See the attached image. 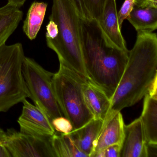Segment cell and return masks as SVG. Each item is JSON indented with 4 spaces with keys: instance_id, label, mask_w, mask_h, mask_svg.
Here are the masks:
<instances>
[{
    "instance_id": "cell-1",
    "label": "cell",
    "mask_w": 157,
    "mask_h": 157,
    "mask_svg": "<svg viewBox=\"0 0 157 157\" xmlns=\"http://www.w3.org/2000/svg\"><path fill=\"white\" fill-rule=\"evenodd\" d=\"M157 79V35L137 33L133 48L115 92L111 99L107 118L144 98Z\"/></svg>"
},
{
    "instance_id": "cell-2",
    "label": "cell",
    "mask_w": 157,
    "mask_h": 157,
    "mask_svg": "<svg viewBox=\"0 0 157 157\" xmlns=\"http://www.w3.org/2000/svg\"><path fill=\"white\" fill-rule=\"evenodd\" d=\"M82 54L88 79L111 100L128 59V51L111 44L94 19H82Z\"/></svg>"
},
{
    "instance_id": "cell-3",
    "label": "cell",
    "mask_w": 157,
    "mask_h": 157,
    "mask_svg": "<svg viewBox=\"0 0 157 157\" xmlns=\"http://www.w3.org/2000/svg\"><path fill=\"white\" fill-rule=\"evenodd\" d=\"M49 20L58 28L54 39L46 38L47 46L56 54L59 64L88 79L82 54V19L68 0H53Z\"/></svg>"
},
{
    "instance_id": "cell-4",
    "label": "cell",
    "mask_w": 157,
    "mask_h": 157,
    "mask_svg": "<svg viewBox=\"0 0 157 157\" xmlns=\"http://www.w3.org/2000/svg\"><path fill=\"white\" fill-rule=\"evenodd\" d=\"M25 57L21 43L0 47V113L30 97L23 74Z\"/></svg>"
},
{
    "instance_id": "cell-5",
    "label": "cell",
    "mask_w": 157,
    "mask_h": 157,
    "mask_svg": "<svg viewBox=\"0 0 157 157\" xmlns=\"http://www.w3.org/2000/svg\"><path fill=\"white\" fill-rule=\"evenodd\" d=\"M87 80L61 64L53 76L58 102L64 116L72 124L73 131L94 118L83 95V84Z\"/></svg>"
},
{
    "instance_id": "cell-6",
    "label": "cell",
    "mask_w": 157,
    "mask_h": 157,
    "mask_svg": "<svg viewBox=\"0 0 157 157\" xmlns=\"http://www.w3.org/2000/svg\"><path fill=\"white\" fill-rule=\"evenodd\" d=\"M23 74L30 97L52 121L65 117L59 104L53 85L54 73L46 70L34 59L25 56Z\"/></svg>"
},
{
    "instance_id": "cell-7",
    "label": "cell",
    "mask_w": 157,
    "mask_h": 157,
    "mask_svg": "<svg viewBox=\"0 0 157 157\" xmlns=\"http://www.w3.org/2000/svg\"><path fill=\"white\" fill-rule=\"evenodd\" d=\"M4 145L11 157H56L52 136H41L7 129Z\"/></svg>"
},
{
    "instance_id": "cell-8",
    "label": "cell",
    "mask_w": 157,
    "mask_h": 157,
    "mask_svg": "<svg viewBox=\"0 0 157 157\" xmlns=\"http://www.w3.org/2000/svg\"><path fill=\"white\" fill-rule=\"evenodd\" d=\"M22 103V111L18 120L20 131L46 137L51 136L56 133L51 121L41 109L26 99Z\"/></svg>"
},
{
    "instance_id": "cell-9",
    "label": "cell",
    "mask_w": 157,
    "mask_h": 157,
    "mask_svg": "<svg viewBox=\"0 0 157 157\" xmlns=\"http://www.w3.org/2000/svg\"><path fill=\"white\" fill-rule=\"evenodd\" d=\"M144 98L140 118L145 140L147 145H157V79Z\"/></svg>"
},
{
    "instance_id": "cell-10",
    "label": "cell",
    "mask_w": 157,
    "mask_h": 157,
    "mask_svg": "<svg viewBox=\"0 0 157 157\" xmlns=\"http://www.w3.org/2000/svg\"><path fill=\"white\" fill-rule=\"evenodd\" d=\"M147 149L140 117L125 125L120 157H148Z\"/></svg>"
},
{
    "instance_id": "cell-11",
    "label": "cell",
    "mask_w": 157,
    "mask_h": 157,
    "mask_svg": "<svg viewBox=\"0 0 157 157\" xmlns=\"http://www.w3.org/2000/svg\"><path fill=\"white\" fill-rule=\"evenodd\" d=\"M124 123L120 112L111 116L104 121L94 144L90 157H96L105 148L114 144H121L124 136Z\"/></svg>"
},
{
    "instance_id": "cell-12",
    "label": "cell",
    "mask_w": 157,
    "mask_h": 157,
    "mask_svg": "<svg viewBox=\"0 0 157 157\" xmlns=\"http://www.w3.org/2000/svg\"><path fill=\"white\" fill-rule=\"evenodd\" d=\"M97 22L105 36L112 44L124 51H128L118 23L116 0H107L101 17Z\"/></svg>"
},
{
    "instance_id": "cell-13",
    "label": "cell",
    "mask_w": 157,
    "mask_h": 157,
    "mask_svg": "<svg viewBox=\"0 0 157 157\" xmlns=\"http://www.w3.org/2000/svg\"><path fill=\"white\" fill-rule=\"evenodd\" d=\"M83 93L86 104L94 118L106 120L111 107V100L105 94L89 80L83 84Z\"/></svg>"
},
{
    "instance_id": "cell-14",
    "label": "cell",
    "mask_w": 157,
    "mask_h": 157,
    "mask_svg": "<svg viewBox=\"0 0 157 157\" xmlns=\"http://www.w3.org/2000/svg\"><path fill=\"white\" fill-rule=\"evenodd\" d=\"M104 123V121L101 119L94 118L70 134L76 146L87 157H90Z\"/></svg>"
},
{
    "instance_id": "cell-15",
    "label": "cell",
    "mask_w": 157,
    "mask_h": 157,
    "mask_svg": "<svg viewBox=\"0 0 157 157\" xmlns=\"http://www.w3.org/2000/svg\"><path fill=\"white\" fill-rule=\"evenodd\" d=\"M23 13L20 9L7 3L0 8V47L16 30L22 20Z\"/></svg>"
},
{
    "instance_id": "cell-16",
    "label": "cell",
    "mask_w": 157,
    "mask_h": 157,
    "mask_svg": "<svg viewBox=\"0 0 157 157\" xmlns=\"http://www.w3.org/2000/svg\"><path fill=\"white\" fill-rule=\"evenodd\" d=\"M126 19L137 33H152L157 28V8L135 6Z\"/></svg>"
},
{
    "instance_id": "cell-17",
    "label": "cell",
    "mask_w": 157,
    "mask_h": 157,
    "mask_svg": "<svg viewBox=\"0 0 157 157\" xmlns=\"http://www.w3.org/2000/svg\"><path fill=\"white\" fill-rule=\"evenodd\" d=\"M48 4L44 2H33L24 21V33L30 40H34L41 29L45 16Z\"/></svg>"
},
{
    "instance_id": "cell-18",
    "label": "cell",
    "mask_w": 157,
    "mask_h": 157,
    "mask_svg": "<svg viewBox=\"0 0 157 157\" xmlns=\"http://www.w3.org/2000/svg\"><path fill=\"white\" fill-rule=\"evenodd\" d=\"M52 143L56 157H87L76 146L70 134H58L56 131Z\"/></svg>"
},
{
    "instance_id": "cell-19",
    "label": "cell",
    "mask_w": 157,
    "mask_h": 157,
    "mask_svg": "<svg viewBox=\"0 0 157 157\" xmlns=\"http://www.w3.org/2000/svg\"><path fill=\"white\" fill-rule=\"evenodd\" d=\"M107 0H83L91 18L99 21L101 17Z\"/></svg>"
},
{
    "instance_id": "cell-20",
    "label": "cell",
    "mask_w": 157,
    "mask_h": 157,
    "mask_svg": "<svg viewBox=\"0 0 157 157\" xmlns=\"http://www.w3.org/2000/svg\"><path fill=\"white\" fill-rule=\"evenodd\" d=\"M56 132L64 134H69L73 131V126L70 121L65 117L54 118L51 121Z\"/></svg>"
},
{
    "instance_id": "cell-21",
    "label": "cell",
    "mask_w": 157,
    "mask_h": 157,
    "mask_svg": "<svg viewBox=\"0 0 157 157\" xmlns=\"http://www.w3.org/2000/svg\"><path fill=\"white\" fill-rule=\"evenodd\" d=\"M135 5V0H125L120 10L117 13L118 23L120 28H122L124 21L126 19Z\"/></svg>"
},
{
    "instance_id": "cell-22",
    "label": "cell",
    "mask_w": 157,
    "mask_h": 157,
    "mask_svg": "<svg viewBox=\"0 0 157 157\" xmlns=\"http://www.w3.org/2000/svg\"><path fill=\"white\" fill-rule=\"evenodd\" d=\"M72 4L80 18L84 21L93 19L87 10L83 0H68Z\"/></svg>"
},
{
    "instance_id": "cell-23",
    "label": "cell",
    "mask_w": 157,
    "mask_h": 157,
    "mask_svg": "<svg viewBox=\"0 0 157 157\" xmlns=\"http://www.w3.org/2000/svg\"><path fill=\"white\" fill-rule=\"evenodd\" d=\"M121 144H114L105 148L96 157H120Z\"/></svg>"
},
{
    "instance_id": "cell-24",
    "label": "cell",
    "mask_w": 157,
    "mask_h": 157,
    "mask_svg": "<svg viewBox=\"0 0 157 157\" xmlns=\"http://www.w3.org/2000/svg\"><path fill=\"white\" fill-rule=\"evenodd\" d=\"M47 32L46 38L54 39L57 37L58 34L57 25L52 20H49V23L46 26Z\"/></svg>"
},
{
    "instance_id": "cell-25",
    "label": "cell",
    "mask_w": 157,
    "mask_h": 157,
    "mask_svg": "<svg viewBox=\"0 0 157 157\" xmlns=\"http://www.w3.org/2000/svg\"><path fill=\"white\" fill-rule=\"evenodd\" d=\"M6 131L0 127V157H11L4 145Z\"/></svg>"
},
{
    "instance_id": "cell-26",
    "label": "cell",
    "mask_w": 157,
    "mask_h": 157,
    "mask_svg": "<svg viewBox=\"0 0 157 157\" xmlns=\"http://www.w3.org/2000/svg\"><path fill=\"white\" fill-rule=\"evenodd\" d=\"M135 7L157 8V0H135Z\"/></svg>"
},
{
    "instance_id": "cell-27",
    "label": "cell",
    "mask_w": 157,
    "mask_h": 157,
    "mask_svg": "<svg viewBox=\"0 0 157 157\" xmlns=\"http://www.w3.org/2000/svg\"><path fill=\"white\" fill-rule=\"evenodd\" d=\"M26 0H8V3L20 9L23 6Z\"/></svg>"
}]
</instances>
